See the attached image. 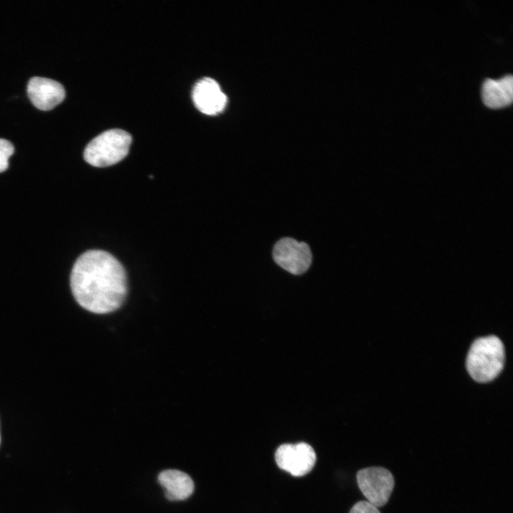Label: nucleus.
<instances>
[{
	"label": "nucleus",
	"instance_id": "8",
	"mask_svg": "<svg viewBox=\"0 0 513 513\" xmlns=\"http://www.w3.org/2000/svg\"><path fill=\"white\" fill-rule=\"evenodd\" d=\"M27 93L33 105L41 110L53 109L63 100L66 95L60 83L43 77L31 78L27 86Z\"/></svg>",
	"mask_w": 513,
	"mask_h": 513
},
{
	"label": "nucleus",
	"instance_id": "3",
	"mask_svg": "<svg viewBox=\"0 0 513 513\" xmlns=\"http://www.w3.org/2000/svg\"><path fill=\"white\" fill-rule=\"evenodd\" d=\"M131 142V135L125 130H106L87 145L83 152L84 160L97 167L113 165L128 155Z\"/></svg>",
	"mask_w": 513,
	"mask_h": 513
},
{
	"label": "nucleus",
	"instance_id": "5",
	"mask_svg": "<svg viewBox=\"0 0 513 513\" xmlns=\"http://www.w3.org/2000/svg\"><path fill=\"white\" fill-rule=\"evenodd\" d=\"M273 258L280 267L295 275L306 272L312 262L309 246L290 237L282 238L275 244Z\"/></svg>",
	"mask_w": 513,
	"mask_h": 513
},
{
	"label": "nucleus",
	"instance_id": "2",
	"mask_svg": "<svg viewBox=\"0 0 513 513\" xmlns=\"http://www.w3.org/2000/svg\"><path fill=\"white\" fill-rule=\"evenodd\" d=\"M504 363L503 343L495 336L476 339L470 346L466 367L476 381L486 383L494 379L501 372Z\"/></svg>",
	"mask_w": 513,
	"mask_h": 513
},
{
	"label": "nucleus",
	"instance_id": "12",
	"mask_svg": "<svg viewBox=\"0 0 513 513\" xmlns=\"http://www.w3.org/2000/svg\"><path fill=\"white\" fill-rule=\"evenodd\" d=\"M349 513H380L378 507L368 501H360L356 503Z\"/></svg>",
	"mask_w": 513,
	"mask_h": 513
},
{
	"label": "nucleus",
	"instance_id": "6",
	"mask_svg": "<svg viewBox=\"0 0 513 513\" xmlns=\"http://www.w3.org/2000/svg\"><path fill=\"white\" fill-rule=\"evenodd\" d=\"M275 460L280 469L294 477H301L314 468L316 455L308 443L282 444L276 450Z\"/></svg>",
	"mask_w": 513,
	"mask_h": 513
},
{
	"label": "nucleus",
	"instance_id": "11",
	"mask_svg": "<svg viewBox=\"0 0 513 513\" xmlns=\"http://www.w3.org/2000/svg\"><path fill=\"white\" fill-rule=\"evenodd\" d=\"M14 147L11 142L0 138V172L5 171L9 167V158L13 155Z\"/></svg>",
	"mask_w": 513,
	"mask_h": 513
},
{
	"label": "nucleus",
	"instance_id": "7",
	"mask_svg": "<svg viewBox=\"0 0 513 513\" xmlns=\"http://www.w3.org/2000/svg\"><path fill=\"white\" fill-rule=\"evenodd\" d=\"M192 97L195 107L201 113L209 115L221 113L227 102V98L218 83L207 77L195 83Z\"/></svg>",
	"mask_w": 513,
	"mask_h": 513
},
{
	"label": "nucleus",
	"instance_id": "13",
	"mask_svg": "<svg viewBox=\"0 0 513 513\" xmlns=\"http://www.w3.org/2000/svg\"><path fill=\"white\" fill-rule=\"evenodd\" d=\"M0 443H1V435H0Z\"/></svg>",
	"mask_w": 513,
	"mask_h": 513
},
{
	"label": "nucleus",
	"instance_id": "10",
	"mask_svg": "<svg viewBox=\"0 0 513 513\" xmlns=\"http://www.w3.org/2000/svg\"><path fill=\"white\" fill-rule=\"evenodd\" d=\"M158 481L164 488L170 500H183L194 491V482L185 472L177 470H167L160 473Z\"/></svg>",
	"mask_w": 513,
	"mask_h": 513
},
{
	"label": "nucleus",
	"instance_id": "1",
	"mask_svg": "<svg viewBox=\"0 0 513 513\" xmlns=\"http://www.w3.org/2000/svg\"><path fill=\"white\" fill-rule=\"evenodd\" d=\"M70 285L78 304L99 314L118 309L128 292L124 267L103 250H88L77 259L71 273Z\"/></svg>",
	"mask_w": 513,
	"mask_h": 513
},
{
	"label": "nucleus",
	"instance_id": "4",
	"mask_svg": "<svg viewBox=\"0 0 513 513\" xmlns=\"http://www.w3.org/2000/svg\"><path fill=\"white\" fill-rule=\"evenodd\" d=\"M358 487L368 499L376 507L385 505L394 487L391 472L381 467H371L359 470L356 475Z\"/></svg>",
	"mask_w": 513,
	"mask_h": 513
},
{
	"label": "nucleus",
	"instance_id": "9",
	"mask_svg": "<svg viewBox=\"0 0 513 513\" xmlns=\"http://www.w3.org/2000/svg\"><path fill=\"white\" fill-rule=\"evenodd\" d=\"M513 78L506 74L497 79L486 78L482 86V98L484 103L492 108L509 105L513 98Z\"/></svg>",
	"mask_w": 513,
	"mask_h": 513
}]
</instances>
